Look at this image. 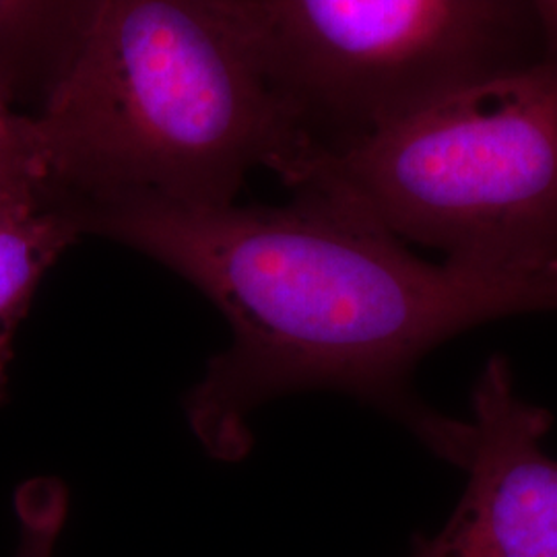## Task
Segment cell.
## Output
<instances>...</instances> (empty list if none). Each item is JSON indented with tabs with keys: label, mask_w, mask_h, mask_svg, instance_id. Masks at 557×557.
<instances>
[{
	"label": "cell",
	"mask_w": 557,
	"mask_h": 557,
	"mask_svg": "<svg viewBox=\"0 0 557 557\" xmlns=\"http://www.w3.org/2000/svg\"><path fill=\"white\" fill-rule=\"evenodd\" d=\"M294 195L281 207L108 200L69 218L81 238L119 242L178 273L227 320L230 347L186 398L207 455L238 462L252 450L248 418L262 403L331 388L379 407L465 469L471 421L430 407L413 372L471 326L556 310L557 278L434 264L333 200Z\"/></svg>",
	"instance_id": "obj_1"
},
{
	"label": "cell",
	"mask_w": 557,
	"mask_h": 557,
	"mask_svg": "<svg viewBox=\"0 0 557 557\" xmlns=\"http://www.w3.org/2000/svg\"><path fill=\"white\" fill-rule=\"evenodd\" d=\"M23 145L64 215L122 199L232 205L255 170L281 178L308 151L244 0H98L23 116Z\"/></svg>",
	"instance_id": "obj_2"
},
{
	"label": "cell",
	"mask_w": 557,
	"mask_h": 557,
	"mask_svg": "<svg viewBox=\"0 0 557 557\" xmlns=\"http://www.w3.org/2000/svg\"><path fill=\"white\" fill-rule=\"evenodd\" d=\"M281 180L483 273L557 278V64L485 81Z\"/></svg>",
	"instance_id": "obj_3"
},
{
	"label": "cell",
	"mask_w": 557,
	"mask_h": 557,
	"mask_svg": "<svg viewBox=\"0 0 557 557\" xmlns=\"http://www.w3.org/2000/svg\"><path fill=\"white\" fill-rule=\"evenodd\" d=\"M308 149L549 60L531 0H244Z\"/></svg>",
	"instance_id": "obj_4"
},
{
	"label": "cell",
	"mask_w": 557,
	"mask_h": 557,
	"mask_svg": "<svg viewBox=\"0 0 557 557\" xmlns=\"http://www.w3.org/2000/svg\"><path fill=\"white\" fill-rule=\"evenodd\" d=\"M552 423L518 397L508 359H490L473 388L467 490L411 557H557V460L543 450Z\"/></svg>",
	"instance_id": "obj_5"
},
{
	"label": "cell",
	"mask_w": 557,
	"mask_h": 557,
	"mask_svg": "<svg viewBox=\"0 0 557 557\" xmlns=\"http://www.w3.org/2000/svg\"><path fill=\"white\" fill-rule=\"evenodd\" d=\"M81 236L34 174L25 149L0 153V403L13 343L41 278Z\"/></svg>",
	"instance_id": "obj_6"
},
{
	"label": "cell",
	"mask_w": 557,
	"mask_h": 557,
	"mask_svg": "<svg viewBox=\"0 0 557 557\" xmlns=\"http://www.w3.org/2000/svg\"><path fill=\"white\" fill-rule=\"evenodd\" d=\"M98 0H0V101L32 114L73 57Z\"/></svg>",
	"instance_id": "obj_7"
},
{
	"label": "cell",
	"mask_w": 557,
	"mask_h": 557,
	"mask_svg": "<svg viewBox=\"0 0 557 557\" xmlns=\"http://www.w3.org/2000/svg\"><path fill=\"white\" fill-rule=\"evenodd\" d=\"M69 496L57 479H34L15 496L20 518L17 557H54L66 520Z\"/></svg>",
	"instance_id": "obj_8"
},
{
	"label": "cell",
	"mask_w": 557,
	"mask_h": 557,
	"mask_svg": "<svg viewBox=\"0 0 557 557\" xmlns=\"http://www.w3.org/2000/svg\"><path fill=\"white\" fill-rule=\"evenodd\" d=\"M21 122H23V114H17V112L9 110V108L0 101V151L17 149V147L23 145Z\"/></svg>",
	"instance_id": "obj_9"
},
{
	"label": "cell",
	"mask_w": 557,
	"mask_h": 557,
	"mask_svg": "<svg viewBox=\"0 0 557 557\" xmlns=\"http://www.w3.org/2000/svg\"><path fill=\"white\" fill-rule=\"evenodd\" d=\"M537 9L539 20L543 23L549 60L557 64V0H531Z\"/></svg>",
	"instance_id": "obj_10"
}]
</instances>
